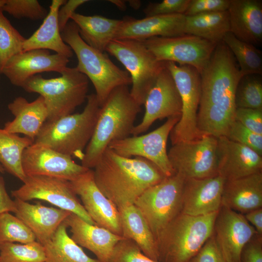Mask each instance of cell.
I'll return each mask as SVG.
<instances>
[{
	"mask_svg": "<svg viewBox=\"0 0 262 262\" xmlns=\"http://www.w3.org/2000/svg\"><path fill=\"white\" fill-rule=\"evenodd\" d=\"M257 233L244 214L224 206L218 211L213 234L227 262H240L244 246Z\"/></svg>",
	"mask_w": 262,
	"mask_h": 262,
	"instance_id": "cell-18",
	"label": "cell"
},
{
	"mask_svg": "<svg viewBox=\"0 0 262 262\" xmlns=\"http://www.w3.org/2000/svg\"><path fill=\"white\" fill-rule=\"evenodd\" d=\"M222 206L245 214L262 208V173L225 180Z\"/></svg>",
	"mask_w": 262,
	"mask_h": 262,
	"instance_id": "cell-27",
	"label": "cell"
},
{
	"mask_svg": "<svg viewBox=\"0 0 262 262\" xmlns=\"http://www.w3.org/2000/svg\"><path fill=\"white\" fill-rule=\"evenodd\" d=\"M180 118V116L168 118L164 124L148 133L113 141L108 147L125 157L145 158L156 165L165 177H170L175 172L168 159L167 142Z\"/></svg>",
	"mask_w": 262,
	"mask_h": 262,
	"instance_id": "cell-14",
	"label": "cell"
},
{
	"mask_svg": "<svg viewBox=\"0 0 262 262\" xmlns=\"http://www.w3.org/2000/svg\"><path fill=\"white\" fill-rule=\"evenodd\" d=\"M21 162L27 176H49L68 181L89 169L75 163L71 157L34 142L24 150Z\"/></svg>",
	"mask_w": 262,
	"mask_h": 262,
	"instance_id": "cell-16",
	"label": "cell"
},
{
	"mask_svg": "<svg viewBox=\"0 0 262 262\" xmlns=\"http://www.w3.org/2000/svg\"><path fill=\"white\" fill-rule=\"evenodd\" d=\"M108 262H159L145 255L132 240L123 238L115 245Z\"/></svg>",
	"mask_w": 262,
	"mask_h": 262,
	"instance_id": "cell-40",
	"label": "cell"
},
{
	"mask_svg": "<svg viewBox=\"0 0 262 262\" xmlns=\"http://www.w3.org/2000/svg\"><path fill=\"white\" fill-rule=\"evenodd\" d=\"M131 7L134 10L139 9L141 5V2L138 0H126Z\"/></svg>",
	"mask_w": 262,
	"mask_h": 262,
	"instance_id": "cell-51",
	"label": "cell"
},
{
	"mask_svg": "<svg viewBox=\"0 0 262 262\" xmlns=\"http://www.w3.org/2000/svg\"><path fill=\"white\" fill-rule=\"evenodd\" d=\"M8 108L14 119L5 123L3 129L15 133L23 134L33 142L48 118V110L43 97L39 96L29 102L22 97L9 103Z\"/></svg>",
	"mask_w": 262,
	"mask_h": 262,
	"instance_id": "cell-26",
	"label": "cell"
},
{
	"mask_svg": "<svg viewBox=\"0 0 262 262\" xmlns=\"http://www.w3.org/2000/svg\"><path fill=\"white\" fill-rule=\"evenodd\" d=\"M23 183L11 192L15 198L27 202L35 199L44 200L96 225L80 202L70 181L52 177L29 176Z\"/></svg>",
	"mask_w": 262,
	"mask_h": 262,
	"instance_id": "cell-13",
	"label": "cell"
},
{
	"mask_svg": "<svg viewBox=\"0 0 262 262\" xmlns=\"http://www.w3.org/2000/svg\"><path fill=\"white\" fill-rule=\"evenodd\" d=\"M217 212L200 216L179 214L156 240L158 262H189L213 234Z\"/></svg>",
	"mask_w": 262,
	"mask_h": 262,
	"instance_id": "cell-6",
	"label": "cell"
},
{
	"mask_svg": "<svg viewBox=\"0 0 262 262\" xmlns=\"http://www.w3.org/2000/svg\"><path fill=\"white\" fill-rule=\"evenodd\" d=\"M60 74L51 79L35 75L22 87L27 92L38 93L43 97L48 114L46 121L72 114L88 96L89 79L76 67L67 66Z\"/></svg>",
	"mask_w": 262,
	"mask_h": 262,
	"instance_id": "cell-7",
	"label": "cell"
},
{
	"mask_svg": "<svg viewBox=\"0 0 262 262\" xmlns=\"http://www.w3.org/2000/svg\"><path fill=\"white\" fill-rule=\"evenodd\" d=\"M92 169L96 185L117 208L134 204L146 190L166 177L149 161L125 157L108 147Z\"/></svg>",
	"mask_w": 262,
	"mask_h": 262,
	"instance_id": "cell-2",
	"label": "cell"
},
{
	"mask_svg": "<svg viewBox=\"0 0 262 262\" xmlns=\"http://www.w3.org/2000/svg\"><path fill=\"white\" fill-rule=\"evenodd\" d=\"M33 143L27 137H21L0 129V164L5 171L22 182L27 177L22 165V154Z\"/></svg>",
	"mask_w": 262,
	"mask_h": 262,
	"instance_id": "cell-33",
	"label": "cell"
},
{
	"mask_svg": "<svg viewBox=\"0 0 262 262\" xmlns=\"http://www.w3.org/2000/svg\"><path fill=\"white\" fill-rule=\"evenodd\" d=\"M43 246L36 241L27 244L0 243V262H45Z\"/></svg>",
	"mask_w": 262,
	"mask_h": 262,
	"instance_id": "cell-35",
	"label": "cell"
},
{
	"mask_svg": "<svg viewBox=\"0 0 262 262\" xmlns=\"http://www.w3.org/2000/svg\"><path fill=\"white\" fill-rule=\"evenodd\" d=\"M217 174L225 180L262 172V156L226 136L217 138Z\"/></svg>",
	"mask_w": 262,
	"mask_h": 262,
	"instance_id": "cell-20",
	"label": "cell"
},
{
	"mask_svg": "<svg viewBox=\"0 0 262 262\" xmlns=\"http://www.w3.org/2000/svg\"><path fill=\"white\" fill-rule=\"evenodd\" d=\"M244 215L254 228L257 234L262 236V208L250 211Z\"/></svg>",
	"mask_w": 262,
	"mask_h": 262,
	"instance_id": "cell-49",
	"label": "cell"
},
{
	"mask_svg": "<svg viewBox=\"0 0 262 262\" xmlns=\"http://www.w3.org/2000/svg\"><path fill=\"white\" fill-rule=\"evenodd\" d=\"M230 32L228 10L185 16L184 33L196 36L215 44L223 41Z\"/></svg>",
	"mask_w": 262,
	"mask_h": 262,
	"instance_id": "cell-31",
	"label": "cell"
},
{
	"mask_svg": "<svg viewBox=\"0 0 262 262\" xmlns=\"http://www.w3.org/2000/svg\"><path fill=\"white\" fill-rule=\"evenodd\" d=\"M141 106L128 85L118 86L111 92L100 107L93 135L81 161L83 166L93 169L112 142L131 135Z\"/></svg>",
	"mask_w": 262,
	"mask_h": 262,
	"instance_id": "cell-3",
	"label": "cell"
},
{
	"mask_svg": "<svg viewBox=\"0 0 262 262\" xmlns=\"http://www.w3.org/2000/svg\"><path fill=\"white\" fill-rule=\"evenodd\" d=\"M225 179L219 175L204 179H185L181 213L200 216L218 212L222 206Z\"/></svg>",
	"mask_w": 262,
	"mask_h": 262,
	"instance_id": "cell-21",
	"label": "cell"
},
{
	"mask_svg": "<svg viewBox=\"0 0 262 262\" xmlns=\"http://www.w3.org/2000/svg\"><path fill=\"white\" fill-rule=\"evenodd\" d=\"M105 51L125 67L131 80L130 93L141 106L146 96L166 62L158 61L143 41L131 39H115Z\"/></svg>",
	"mask_w": 262,
	"mask_h": 262,
	"instance_id": "cell-8",
	"label": "cell"
},
{
	"mask_svg": "<svg viewBox=\"0 0 262 262\" xmlns=\"http://www.w3.org/2000/svg\"><path fill=\"white\" fill-rule=\"evenodd\" d=\"M200 75L198 130L216 138L225 136L235 120V94L242 76L236 59L223 41L217 44Z\"/></svg>",
	"mask_w": 262,
	"mask_h": 262,
	"instance_id": "cell-1",
	"label": "cell"
},
{
	"mask_svg": "<svg viewBox=\"0 0 262 262\" xmlns=\"http://www.w3.org/2000/svg\"></svg>",
	"mask_w": 262,
	"mask_h": 262,
	"instance_id": "cell-54",
	"label": "cell"
},
{
	"mask_svg": "<svg viewBox=\"0 0 262 262\" xmlns=\"http://www.w3.org/2000/svg\"><path fill=\"white\" fill-rule=\"evenodd\" d=\"M5 170L1 164H0V173H4L5 172Z\"/></svg>",
	"mask_w": 262,
	"mask_h": 262,
	"instance_id": "cell-52",
	"label": "cell"
},
{
	"mask_svg": "<svg viewBox=\"0 0 262 262\" xmlns=\"http://www.w3.org/2000/svg\"><path fill=\"white\" fill-rule=\"evenodd\" d=\"M166 66L174 80L182 103L180 118L170 133L172 144L198 138L203 134L197 126L201 96L200 73L189 65L166 62Z\"/></svg>",
	"mask_w": 262,
	"mask_h": 262,
	"instance_id": "cell-10",
	"label": "cell"
},
{
	"mask_svg": "<svg viewBox=\"0 0 262 262\" xmlns=\"http://www.w3.org/2000/svg\"><path fill=\"white\" fill-rule=\"evenodd\" d=\"M64 222L70 228L71 238L91 251L100 262H108L115 245L124 238L105 228L90 224L73 213H71Z\"/></svg>",
	"mask_w": 262,
	"mask_h": 262,
	"instance_id": "cell-23",
	"label": "cell"
},
{
	"mask_svg": "<svg viewBox=\"0 0 262 262\" xmlns=\"http://www.w3.org/2000/svg\"><path fill=\"white\" fill-rule=\"evenodd\" d=\"M185 180L178 173L166 177L146 190L134 203L147 222L156 241L168 225L181 213Z\"/></svg>",
	"mask_w": 262,
	"mask_h": 262,
	"instance_id": "cell-9",
	"label": "cell"
},
{
	"mask_svg": "<svg viewBox=\"0 0 262 262\" xmlns=\"http://www.w3.org/2000/svg\"><path fill=\"white\" fill-rule=\"evenodd\" d=\"M69 59L50 54L49 50L37 49L23 51L13 56L2 71L11 83L22 87L27 81L38 73L56 72L60 74L67 67Z\"/></svg>",
	"mask_w": 262,
	"mask_h": 262,
	"instance_id": "cell-19",
	"label": "cell"
},
{
	"mask_svg": "<svg viewBox=\"0 0 262 262\" xmlns=\"http://www.w3.org/2000/svg\"><path fill=\"white\" fill-rule=\"evenodd\" d=\"M61 36L76 55V68L93 84L100 106L114 89L131 84L126 70L115 65L106 53L92 48L82 39L78 27L73 21L67 23L61 32Z\"/></svg>",
	"mask_w": 262,
	"mask_h": 262,
	"instance_id": "cell-5",
	"label": "cell"
},
{
	"mask_svg": "<svg viewBox=\"0 0 262 262\" xmlns=\"http://www.w3.org/2000/svg\"><path fill=\"white\" fill-rule=\"evenodd\" d=\"M230 32L255 46L262 42V1L230 0L228 9Z\"/></svg>",
	"mask_w": 262,
	"mask_h": 262,
	"instance_id": "cell-24",
	"label": "cell"
},
{
	"mask_svg": "<svg viewBox=\"0 0 262 262\" xmlns=\"http://www.w3.org/2000/svg\"><path fill=\"white\" fill-rule=\"evenodd\" d=\"M185 16L174 14L136 19L127 16L122 19L115 39L144 41L155 36L172 37L184 33Z\"/></svg>",
	"mask_w": 262,
	"mask_h": 262,
	"instance_id": "cell-22",
	"label": "cell"
},
{
	"mask_svg": "<svg viewBox=\"0 0 262 262\" xmlns=\"http://www.w3.org/2000/svg\"><path fill=\"white\" fill-rule=\"evenodd\" d=\"M122 236L133 241L147 256L158 261L157 243L145 218L134 204L118 208Z\"/></svg>",
	"mask_w": 262,
	"mask_h": 262,
	"instance_id": "cell-30",
	"label": "cell"
},
{
	"mask_svg": "<svg viewBox=\"0 0 262 262\" xmlns=\"http://www.w3.org/2000/svg\"><path fill=\"white\" fill-rule=\"evenodd\" d=\"M26 38L14 28L0 9V74L13 56L23 51Z\"/></svg>",
	"mask_w": 262,
	"mask_h": 262,
	"instance_id": "cell-36",
	"label": "cell"
},
{
	"mask_svg": "<svg viewBox=\"0 0 262 262\" xmlns=\"http://www.w3.org/2000/svg\"><path fill=\"white\" fill-rule=\"evenodd\" d=\"M78 26L82 39L89 46L105 52L109 43L116 38L122 19L99 15L85 16L74 13L70 17Z\"/></svg>",
	"mask_w": 262,
	"mask_h": 262,
	"instance_id": "cell-29",
	"label": "cell"
},
{
	"mask_svg": "<svg viewBox=\"0 0 262 262\" xmlns=\"http://www.w3.org/2000/svg\"><path fill=\"white\" fill-rule=\"evenodd\" d=\"M108 1L113 3L115 6L121 11H125L127 8L126 3V0H110Z\"/></svg>",
	"mask_w": 262,
	"mask_h": 262,
	"instance_id": "cell-50",
	"label": "cell"
},
{
	"mask_svg": "<svg viewBox=\"0 0 262 262\" xmlns=\"http://www.w3.org/2000/svg\"><path fill=\"white\" fill-rule=\"evenodd\" d=\"M67 226L63 222L50 239L42 244L45 262H100L88 256L67 234Z\"/></svg>",
	"mask_w": 262,
	"mask_h": 262,
	"instance_id": "cell-32",
	"label": "cell"
},
{
	"mask_svg": "<svg viewBox=\"0 0 262 262\" xmlns=\"http://www.w3.org/2000/svg\"><path fill=\"white\" fill-rule=\"evenodd\" d=\"M217 148V138L203 134L172 145L168 156L175 173L185 179H204L218 175Z\"/></svg>",
	"mask_w": 262,
	"mask_h": 262,
	"instance_id": "cell-11",
	"label": "cell"
},
{
	"mask_svg": "<svg viewBox=\"0 0 262 262\" xmlns=\"http://www.w3.org/2000/svg\"><path fill=\"white\" fill-rule=\"evenodd\" d=\"M16 206L14 200L9 196L2 177L0 176V214L6 213H16Z\"/></svg>",
	"mask_w": 262,
	"mask_h": 262,
	"instance_id": "cell-48",
	"label": "cell"
},
{
	"mask_svg": "<svg viewBox=\"0 0 262 262\" xmlns=\"http://www.w3.org/2000/svg\"><path fill=\"white\" fill-rule=\"evenodd\" d=\"M16 216L33 232L36 240L41 244L49 240L70 212L58 208L29 203L15 198Z\"/></svg>",
	"mask_w": 262,
	"mask_h": 262,
	"instance_id": "cell-25",
	"label": "cell"
},
{
	"mask_svg": "<svg viewBox=\"0 0 262 262\" xmlns=\"http://www.w3.org/2000/svg\"><path fill=\"white\" fill-rule=\"evenodd\" d=\"M1 9L17 19H44L48 12L36 0H5Z\"/></svg>",
	"mask_w": 262,
	"mask_h": 262,
	"instance_id": "cell-39",
	"label": "cell"
},
{
	"mask_svg": "<svg viewBox=\"0 0 262 262\" xmlns=\"http://www.w3.org/2000/svg\"><path fill=\"white\" fill-rule=\"evenodd\" d=\"M143 105L144 115L133 129L131 135L134 136L146 131L157 120L181 117L180 97L166 63L148 91Z\"/></svg>",
	"mask_w": 262,
	"mask_h": 262,
	"instance_id": "cell-15",
	"label": "cell"
},
{
	"mask_svg": "<svg viewBox=\"0 0 262 262\" xmlns=\"http://www.w3.org/2000/svg\"><path fill=\"white\" fill-rule=\"evenodd\" d=\"M86 100L81 113L46 121L34 142L81 161L93 135L100 107L95 94L88 95Z\"/></svg>",
	"mask_w": 262,
	"mask_h": 262,
	"instance_id": "cell-4",
	"label": "cell"
},
{
	"mask_svg": "<svg viewBox=\"0 0 262 262\" xmlns=\"http://www.w3.org/2000/svg\"><path fill=\"white\" fill-rule=\"evenodd\" d=\"M143 42L158 61L189 65L199 73L217 45L186 33L172 37L155 36Z\"/></svg>",
	"mask_w": 262,
	"mask_h": 262,
	"instance_id": "cell-12",
	"label": "cell"
},
{
	"mask_svg": "<svg viewBox=\"0 0 262 262\" xmlns=\"http://www.w3.org/2000/svg\"><path fill=\"white\" fill-rule=\"evenodd\" d=\"M5 0H0V9L3 6L5 3Z\"/></svg>",
	"mask_w": 262,
	"mask_h": 262,
	"instance_id": "cell-53",
	"label": "cell"
},
{
	"mask_svg": "<svg viewBox=\"0 0 262 262\" xmlns=\"http://www.w3.org/2000/svg\"><path fill=\"white\" fill-rule=\"evenodd\" d=\"M87 0H69L65 2L59 8L58 14L59 26L61 32L69 21L72 15L76 9L88 2Z\"/></svg>",
	"mask_w": 262,
	"mask_h": 262,
	"instance_id": "cell-47",
	"label": "cell"
},
{
	"mask_svg": "<svg viewBox=\"0 0 262 262\" xmlns=\"http://www.w3.org/2000/svg\"><path fill=\"white\" fill-rule=\"evenodd\" d=\"M261 75L250 74L240 80L235 94L237 108L262 109V82Z\"/></svg>",
	"mask_w": 262,
	"mask_h": 262,
	"instance_id": "cell-37",
	"label": "cell"
},
{
	"mask_svg": "<svg viewBox=\"0 0 262 262\" xmlns=\"http://www.w3.org/2000/svg\"><path fill=\"white\" fill-rule=\"evenodd\" d=\"M70 182L74 192L80 196L82 206L95 224L122 236L118 208L96 185L93 170L89 169Z\"/></svg>",
	"mask_w": 262,
	"mask_h": 262,
	"instance_id": "cell-17",
	"label": "cell"
},
{
	"mask_svg": "<svg viewBox=\"0 0 262 262\" xmlns=\"http://www.w3.org/2000/svg\"><path fill=\"white\" fill-rule=\"evenodd\" d=\"M240 262H262V236L257 233L245 245Z\"/></svg>",
	"mask_w": 262,
	"mask_h": 262,
	"instance_id": "cell-46",
	"label": "cell"
},
{
	"mask_svg": "<svg viewBox=\"0 0 262 262\" xmlns=\"http://www.w3.org/2000/svg\"><path fill=\"white\" fill-rule=\"evenodd\" d=\"M64 0H52L48 15L39 28L28 38L23 47V51L42 49L51 50L68 59L73 56L70 47L63 40L58 19V11Z\"/></svg>",
	"mask_w": 262,
	"mask_h": 262,
	"instance_id": "cell-28",
	"label": "cell"
},
{
	"mask_svg": "<svg viewBox=\"0 0 262 262\" xmlns=\"http://www.w3.org/2000/svg\"><path fill=\"white\" fill-rule=\"evenodd\" d=\"M36 241L33 232L17 217L9 212L0 214V243L27 244Z\"/></svg>",
	"mask_w": 262,
	"mask_h": 262,
	"instance_id": "cell-38",
	"label": "cell"
},
{
	"mask_svg": "<svg viewBox=\"0 0 262 262\" xmlns=\"http://www.w3.org/2000/svg\"><path fill=\"white\" fill-rule=\"evenodd\" d=\"M229 140L244 145L262 155V135L258 134L234 120L225 136Z\"/></svg>",
	"mask_w": 262,
	"mask_h": 262,
	"instance_id": "cell-41",
	"label": "cell"
},
{
	"mask_svg": "<svg viewBox=\"0 0 262 262\" xmlns=\"http://www.w3.org/2000/svg\"><path fill=\"white\" fill-rule=\"evenodd\" d=\"M189 262H227V261L213 233Z\"/></svg>",
	"mask_w": 262,
	"mask_h": 262,
	"instance_id": "cell-45",
	"label": "cell"
},
{
	"mask_svg": "<svg viewBox=\"0 0 262 262\" xmlns=\"http://www.w3.org/2000/svg\"><path fill=\"white\" fill-rule=\"evenodd\" d=\"M190 0H164L160 2H150L143 9L146 17L174 14H184Z\"/></svg>",
	"mask_w": 262,
	"mask_h": 262,
	"instance_id": "cell-42",
	"label": "cell"
},
{
	"mask_svg": "<svg viewBox=\"0 0 262 262\" xmlns=\"http://www.w3.org/2000/svg\"><path fill=\"white\" fill-rule=\"evenodd\" d=\"M235 120L251 131L262 135V109L237 108Z\"/></svg>",
	"mask_w": 262,
	"mask_h": 262,
	"instance_id": "cell-44",
	"label": "cell"
},
{
	"mask_svg": "<svg viewBox=\"0 0 262 262\" xmlns=\"http://www.w3.org/2000/svg\"><path fill=\"white\" fill-rule=\"evenodd\" d=\"M230 0H190L185 16L227 11Z\"/></svg>",
	"mask_w": 262,
	"mask_h": 262,
	"instance_id": "cell-43",
	"label": "cell"
},
{
	"mask_svg": "<svg viewBox=\"0 0 262 262\" xmlns=\"http://www.w3.org/2000/svg\"><path fill=\"white\" fill-rule=\"evenodd\" d=\"M223 41L236 59L243 76L262 74V53L256 46L237 38L230 32L224 37Z\"/></svg>",
	"mask_w": 262,
	"mask_h": 262,
	"instance_id": "cell-34",
	"label": "cell"
}]
</instances>
